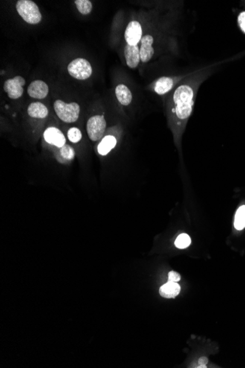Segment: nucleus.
Returning <instances> with one entry per match:
<instances>
[{
	"label": "nucleus",
	"instance_id": "nucleus-1",
	"mask_svg": "<svg viewBox=\"0 0 245 368\" xmlns=\"http://www.w3.org/2000/svg\"><path fill=\"white\" fill-rule=\"evenodd\" d=\"M211 74V66L194 70L169 95L167 106L169 126L175 144L181 151L182 136L193 113L199 89Z\"/></svg>",
	"mask_w": 245,
	"mask_h": 368
},
{
	"label": "nucleus",
	"instance_id": "nucleus-2",
	"mask_svg": "<svg viewBox=\"0 0 245 368\" xmlns=\"http://www.w3.org/2000/svg\"><path fill=\"white\" fill-rule=\"evenodd\" d=\"M56 115L63 122L72 124L78 120L80 114V106L78 103H67L60 100L54 103Z\"/></svg>",
	"mask_w": 245,
	"mask_h": 368
},
{
	"label": "nucleus",
	"instance_id": "nucleus-3",
	"mask_svg": "<svg viewBox=\"0 0 245 368\" xmlns=\"http://www.w3.org/2000/svg\"><path fill=\"white\" fill-rule=\"evenodd\" d=\"M19 16L30 24H37L42 20L39 7L31 0H19L16 4Z\"/></svg>",
	"mask_w": 245,
	"mask_h": 368
},
{
	"label": "nucleus",
	"instance_id": "nucleus-4",
	"mask_svg": "<svg viewBox=\"0 0 245 368\" xmlns=\"http://www.w3.org/2000/svg\"><path fill=\"white\" fill-rule=\"evenodd\" d=\"M192 71L190 72L181 73L178 75L164 76L157 79L153 84V91L159 96H164L170 94L173 89L178 86V85L183 81L184 79L187 78L190 75Z\"/></svg>",
	"mask_w": 245,
	"mask_h": 368
},
{
	"label": "nucleus",
	"instance_id": "nucleus-5",
	"mask_svg": "<svg viewBox=\"0 0 245 368\" xmlns=\"http://www.w3.org/2000/svg\"><path fill=\"white\" fill-rule=\"evenodd\" d=\"M106 129V121L102 115H93L87 121V133L93 142L102 139Z\"/></svg>",
	"mask_w": 245,
	"mask_h": 368
},
{
	"label": "nucleus",
	"instance_id": "nucleus-6",
	"mask_svg": "<svg viewBox=\"0 0 245 368\" xmlns=\"http://www.w3.org/2000/svg\"><path fill=\"white\" fill-rule=\"evenodd\" d=\"M70 75L79 80H85L92 75L93 68L89 61L84 58H77L68 65Z\"/></svg>",
	"mask_w": 245,
	"mask_h": 368
},
{
	"label": "nucleus",
	"instance_id": "nucleus-7",
	"mask_svg": "<svg viewBox=\"0 0 245 368\" xmlns=\"http://www.w3.org/2000/svg\"><path fill=\"white\" fill-rule=\"evenodd\" d=\"M143 28L142 24L138 20H132L128 23L124 31V40L126 45L139 46L142 40Z\"/></svg>",
	"mask_w": 245,
	"mask_h": 368
},
{
	"label": "nucleus",
	"instance_id": "nucleus-8",
	"mask_svg": "<svg viewBox=\"0 0 245 368\" xmlns=\"http://www.w3.org/2000/svg\"><path fill=\"white\" fill-rule=\"evenodd\" d=\"M26 81L24 77L16 76L12 79L6 80L4 83V91L11 100H17L22 97L24 93V87Z\"/></svg>",
	"mask_w": 245,
	"mask_h": 368
},
{
	"label": "nucleus",
	"instance_id": "nucleus-9",
	"mask_svg": "<svg viewBox=\"0 0 245 368\" xmlns=\"http://www.w3.org/2000/svg\"><path fill=\"white\" fill-rule=\"evenodd\" d=\"M44 138L46 142L57 148H62L66 144V138L65 135L57 127H48L44 131Z\"/></svg>",
	"mask_w": 245,
	"mask_h": 368
},
{
	"label": "nucleus",
	"instance_id": "nucleus-10",
	"mask_svg": "<svg viewBox=\"0 0 245 368\" xmlns=\"http://www.w3.org/2000/svg\"><path fill=\"white\" fill-rule=\"evenodd\" d=\"M123 55L126 65L131 69L138 68L141 63L140 46L125 45Z\"/></svg>",
	"mask_w": 245,
	"mask_h": 368
},
{
	"label": "nucleus",
	"instance_id": "nucleus-11",
	"mask_svg": "<svg viewBox=\"0 0 245 368\" xmlns=\"http://www.w3.org/2000/svg\"><path fill=\"white\" fill-rule=\"evenodd\" d=\"M49 86L42 80H34L27 88V94L30 97L37 100H43L48 95Z\"/></svg>",
	"mask_w": 245,
	"mask_h": 368
},
{
	"label": "nucleus",
	"instance_id": "nucleus-12",
	"mask_svg": "<svg viewBox=\"0 0 245 368\" xmlns=\"http://www.w3.org/2000/svg\"><path fill=\"white\" fill-rule=\"evenodd\" d=\"M115 94L118 103L121 105L127 107V106L130 105L131 103H132L133 94H132V91L129 89V87L126 85L123 84V83L118 84V86L115 87Z\"/></svg>",
	"mask_w": 245,
	"mask_h": 368
},
{
	"label": "nucleus",
	"instance_id": "nucleus-13",
	"mask_svg": "<svg viewBox=\"0 0 245 368\" xmlns=\"http://www.w3.org/2000/svg\"><path fill=\"white\" fill-rule=\"evenodd\" d=\"M29 116L38 119H44L49 115V109L47 106L39 102L31 103L27 107Z\"/></svg>",
	"mask_w": 245,
	"mask_h": 368
},
{
	"label": "nucleus",
	"instance_id": "nucleus-14",
	"mask_svg": "<svg viewBox=\"0 0 245 368\" xmlns=\"http://www.w3.org/2000/svg\"><path fill=\"white\" fill-rule=\"evenodd\" d=\"M117 143H118V141H117L116 137L112 135H106L104 138H102L100 144H98V153L101 156H106L116 147Z\"/></svg>",
	"mask_w": 245,
	"mask_h": 368
},
{
	"label": "nucleus",
	"instance_id": "nucleus-15",
	"mask_svg": "<svg viewBox=\"0 0 245 368\" xmlns=\"http://www.w3.org/2000/svg\"><path fill=\"white\" fill-rule=\"evenodd\" d=\"M181 291V287L177 282H168L159 289V294L166 299H175Z\"/></svg>",
	"mask_w": 245,
	"mask_h": 368
},
{
	"label": "nucleus",
	"instance_id": "nucleus-16",
	"mask_svg": "<svg viewBox=\"0 0 245 368\" xmlns=\"http://www.w3.org/2000/svg\"><path fill=\"white\" fill-rule=\"evenodd\" d=\"M234 227L237 230H243L245 228V205L240 207L236 212Z\"/></svg>",
	"mask_w": 245,
	"mask_h": 368
},
{
	"label": "nucleus",
	"instance_id": "nucleus-17",
	"mask_svg": "<svg viewBox=\"0 0 245 368\" xmlns=\"http://www.w3.org/2000/svg\"><path fill=\"white\" fill-rule=\"evenodd\" d=\"M74 3L81 14L88 15L92 11V2L89 0H76Z\"/></svg>",
	"mask_w": 245,
	"mask_h": 368
},
{
	"label": "nucleus",
	"instance_id": "nucleus-18",
	"mask_svg": "<svg viewBox=\"0 0 245 368\" xmlns=\"http://www.w3.org/2000/svg\"><path fill=\"white\" fill-rule=\"evenodd\" d=\"M67 138H68L70 142L77 144L82 140V132L77 127H71L67 132Z\"/></svg>",
	"mask_w": 245,
	"mask_h": 368
},
{
	"label": "nucleus",
	"instance_id": "nucleus-19",
	"mask_svg": "<svg viewBox=\"0 0 245 368\" xmlns=\"http://www.w3.org/2000/svg\"><path fill=\"white\" fill-rule=\"evenodd\" d=\"M191 244V238L187 234H182L176 238L175 241V246L178 249H184L188 247Z\"/></svg>",
	"mask_w": 245,
	"mask_h": 368
},
{
	"label": "nucleus",
	"instance_id": "nucleus-20",
	"mask_svg": "<svg viewBox=\"0 0 245 368\" xmlns=\"http://www.w3.org/2000/svg\"><path fill=\"white\" fill-rule=\"evenodd\" d=\"M60 154L63 159L65 160H72L75 158V152L74 149L68 144H65L64 147L60 148Z\"/></svg>",
	"mask_w": 245,
	"mask_h": 368
},
{
	"label": "nucleus",
	"instance_id": "nucleus-21",
	"mask_svg": "<svg viewBox=\"0 0 245 368\" xmlns=\"http://www.w3.org/2000/svg\"><path fill=\"white\" fill-rule=\"evenodd\" d=\"M237 23L240 30L245 35V10L239 13L237 16Z\"/></svg>",
	"mask_w": 245,
	"mask_h": 368
},
{
	"label": "nucleus",
	"instance_id": "nucleus-22",
	"mask_svg": "<svg viewBox=\"0 0 245 368\" xmlns=\"http://www.w3.org/2000/svg\"><path fill=\"white\" fill-rule=\"evenodd\" d=\"M181 280V276L176 271H170L168 274V282H178Z\"/></svg>",
	"mask_w": 245,
	"mask_h": 368
},
{
	"label": "nucleus",
	"instance_id": "nucleus-23",
	"mask_svg": "<svg viewBox=\"0 0 245 368\" xmlns=\"http://www.w3.org/2000/svg\"><path fill=\"white\" fill-rule=\"evenodd\" d=\"M198 363L200 366H205V365L208 363V359L204 357H201V358L199 359Z\"/></svg>",
	"mask_w": 245,
	"mask_h": 368
}]
</instances>
